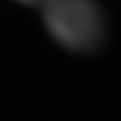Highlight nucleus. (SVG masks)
<instances>
[{
	"instance_id": "obj_1",
	"label": "nucleus",
	"mask_w": 121,
	"mask_h": 121,
	"mask_svg": "<svg viewBox=\"0 0 121 121\" xmlns=\"http://www.w3.org/2000/svg\"><path fill=\"white\" fill-rule=\"evenodd\" d=\"M39 5L48 32L66 48L89 52L103 40L104 20L93 0H40Z\"/></svg>"
},
{
	"instance_id": "obj_2",
	"label": "nucleus",
	"mask_w": 121,
	"mask_h": 121,
	"mask_svg": "<svg viewBox=\"0 0 121 121\" xmlns=\"http://www.w3.org/2000/svg\"><path fill=\"white\" fill-rule=\"evenodd\" d=\"M22 3L26 4L32 5V4H39L40 0H17Z\"/></svg>"
}]
</instances>
